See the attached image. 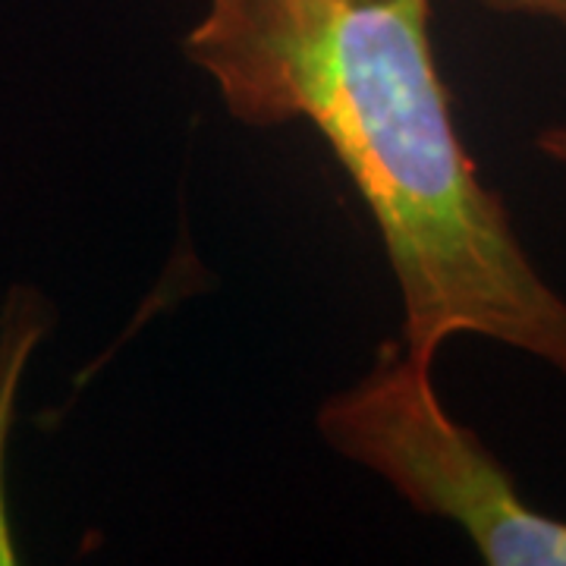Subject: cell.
Returning a JSON list of instances; mask_svg holds the SVG:
<instances>
[{
	"mask_svg": "<svg viewBox=\"0 0 566 566\" xmlns=\"http://www.w3.org/2000/svg\"><path fill=\"white\" fill-rule=\"evenodd\" d=\"M182 54L233 120L327 142L378 227L416 363L482 337L566 378V296L457 129L431 0H208Z\"/></svg>",
	"mask_w": 566,
	"mask_h": 566,
	"instance_id": "obj_1",
	"label": "cell"
},
{
	"mask_svg": "<svg viewBox=\"0 0 566 566\" xmlns=\"http://www.w3.org/2000/svg\"><path fill=\"white\" fill-rule=\"evenodd\" d=\"M431 371L387 344L365 378L324 400L315 419L324 444L412 510L463 528L485 564L566 566V520L528 504L485 441L447 412Z\"/></svg>",
	"mask_w": 566,
	"mask_h": 566,
	"instance_id": "obj_2",
	"label": "cell"
},
{
	"mask_svg": "<svg viewBox=\"0 0 566 566\" xmlns=\"http://www.w3.org/2000/svg\"><path fill=\"white\" fill-rule=\"evenodd\" d=\"M494 10L506 13H526V17H542L566 25V0H485Z\"/></svg>",
	"mask_w": 566,
	"mask_h": 566,
	"instance_id": "obj_3",
	"label": "cell"
},
{
	"mask_svg": "<svg viewBox=\"0 0 566 566\" xmlns=\"http://www.w3.org/2000/svg\"><path fill=\"white\" fill-rule=\"evenodd\" d=\"M535 145H538V151L545 155L547 161L560 164L566 170V123H557V126H547V129H542L538 133V139H535Z\"/></svg>",
	"mask_w": 566,
	"mask_h": 566,
	"instance_id": "obj_4",
	"label": "cell"
}]
</instances>
